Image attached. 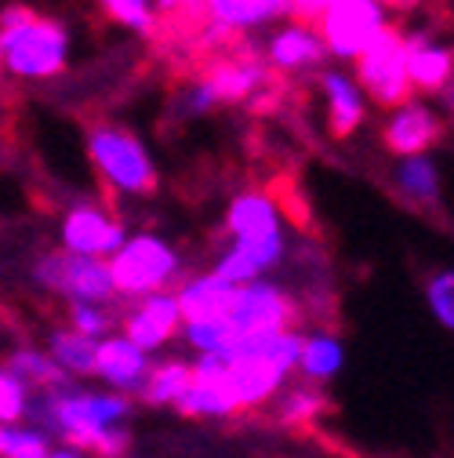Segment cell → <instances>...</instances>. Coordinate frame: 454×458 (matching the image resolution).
Here are the masks:
<instances>
[{"mask_svg":"<svg viewBox=\"0 0 454 458\" xmlns=\"http://www.w3.org/2000/svg\"><path fill=\"white\" fill-rule=\"evenodd\" d=\"M51 393V389H47ZM51 411L59 426V440L73 451H88L95 458H128L131 451V400L121 393H88L80 386L51 393Z\"/></svg>","mask_w":454,"mask_h":458,"instance_id":"obj_1","label":"cell"},{"mask_svg":"<svg viewBox=\"0 0 454 458\" xmlns=\"http://www.w3.org/2000/svg\"><path fill=\"white\" fill-rule=\"evenodd\" d=\"M70 33L59 19H51L29 4H8L0 12V63L15 77L47 81L66 73Z\"/></svg>","mask_w":454,"mask_h":458,"instance_id":"obj_2","label":"cell"},{"mask_svg":"<svg viewBox=\"0 0 454 458\" xmlns=\"http://www.w3.org/2000/svg\"><path fill=\"white\" fill-rule=\"evenodd\" d=\"M84 135H88V153L109 186H117L131 197H156L160 175L131 128L109 117H88Z\"/></svg>","mask_w":454,"mask_h":458,"instance_id":"obj_3","label":"cell"},{"mask_svg":"<svg viewBox=\"0 0 454 458\" xmlns=\"http://www.w3.org/2000/svg\"><path fill=\"white\" fill-rule=\"evenodd\" d=\"M33 276L44 292L66 302L117 306V288H113L109 266L102 259H84L66 248H44L40 259L33 262Z\"/></svg>","mask_w":454,"mask_h":458,"instance_id":"obj_4","label":"cell"},{"mask_svg":"<svg viewBox=\"0 0 454 458\" xmlns=\"http://www.w3.org/2000/svg\"><path fill=\"white\" fill-rule=\"evenodd\" d=\"M105 266H109L117 295H128L135 302L146 295L167 292L172 284H182V262H179L175 248L164 244L160 237H149V233L128 241Z\"/></svg>","mask_w":454,"mask_h":458,"instance_id":"obj_5","label":"cell"},{"mask_svg":"<svg viewBox=\"0 0 454 458\" xmlns=\"http://www.w3.org/2000/svg\"><path fill=\"white\" fill-rule=\"evenodd\" d=\"M357 81L378 109L411 106L415 88L408 77V44L400 26H382V33L364 47V55L357 59Z\"/></svg>","mask_w":454,"mask_h":458,"instance_id":"obj_6","label":"cell"},{"mask_svg":"<svg viewBox=\"0 0 454 458\" xmlns=\"http://www.w3.org/2000/svg\"><path fill=\"white\" fill-rule=\"evenodd\" d=\"M233 335H265V331H295L306 320V310L288 288L269 280H251L233 288L230 310L222 317Z\"/></svg>","mask_w":454,"mask_h":458,"instance_id":"obj_7","label":"cell"},{"mask_svg":"<svg viewBox=\"0 0 454 458\" xmlns=\"http://www.w3.org/2000/svg\"><path fill=\"white\" fill-rule=\"evenodd\" d=\"M313 33L338 59H360L364 47L382 33V8L378 0H331Z\"/></svg>","mask_w":454,"mask_h":458,"instance_id":"obj_8","label":"cell"},{"mask_svg":"<svg viewBox=\"0 0 454 458\" xmlns=\"http://www.w3.org/2000/svg\"><path fill=\"white\" fill-rule=\"evenodd\" d=\"M121 327H124V338L131 346H139L142 353L149 350H160L164 342H172L182 327V313H179V302L175 295H146L139 299L131 310L121 313Z\"/></svg>","mask_w":454,"mask_h":458,"instance_id":"obj_9","label":"cell"},{"mask_svg":"<svg viewBox=\"0 0 454 458\" xmlns=\"http://www.w3.org/2000/svg\"><path fill=\"white\" fill-rule=\"evenodd\" d=\"M128 244V229L121 218H109L95 208H73L63 218V248L84 259L117 255Z\"/></svg>","mask_w":454,"mask_h":458,"instance_id":"obj_10","label":"cell"},{"mask_svg":"<svg viewBox=\"0 0 454 458\" xmlns=\"http://www.w3.org/2000/svg\"><path fill=\"white\" fill-rule=\"evenodd\" d=\"M447 139L443 121L425 106H404L396 117H389V124L382 128V146L392 157H425V149L440 146Z\"/></svg>","mask_w":454,"mask_h":458,"instance_id":"obj_11","label":"cell"},{"mask_svg":"<svg viewBox=\"0 0 454 458\" xmlns=\"http://www.w3.org/2000/svg\"><path fill=\"white\" fill-rule=\"evenodd\" d=\"M408 44V77L415 91L443 95L454 84V47L433 44V33H411Z\"/></svg>","mask_w":454,"mask_h":458,"instance_id":"obj_12","label":"cell"},{"mask_svg":"<svg viewBox=\"0 0 454 458\" xmlns=\"http://www.w3.org/2000/svg\"><path fill=\"white\" fill-rule=\"evenodd\" d=\"M149 371H153L149 353H142L139 346H131L124 335L98 342V368H95V375L105 386L121 389V393H139L146 386Z\"/></svg>","mask_w":454,"mask_h":458,"instance_id":"obj_13","label":"cell"},{"mask_svg":"<svg viewBox=\"0 0 454 458\" xmlns=\"http://www.w3.org/2000/svg\"><path fill=\"white\" fill-rule=\"evenodd\" d=\"M283 251H288V248H283L280 233L276 237H262V241H240V244H233L230 251L218 259L214 276L225 280V284H233V288H240V284L258 280L265 269L280 266Z\"/></svg>","mask_w":454,"mask_h":458,"instance_id":"obj_14","label":"cell"},{"mask_svg":"<svg viewBox=\"0 0 454 458\" xmlns=\"http://www.w3.org/2000/svg\"><path fill=\"white\" fill-rule=\"evenodd\" d=\"M222 233L233 244L276 237L280 233V211L273 208V200L265 193H240V197H233L230 211H225Z\"/></svg>","mask_w":454,"mask_h":458,"instance_id":"obj_15","label":"cell"},{"mask_svg":"<svg viewBox=\"0 0 454 458\" xmlns=\"http://www.w3.org/2000/svg\"><path fill=\"white\" fill-rule=\"evenodd\" d=\"M265 59L273 70L280 73H302V70H320V63L327 59V47L320 44V37L306 26H288L283 33H276L265 47Z\"/></svg>","mask_w":454,"mask_h":458,"instance_id":"obj_16","label":"cell"},{"mask_svg":"<svg viewBox=\"0 0 454 458\" xmlns=\"http://www.w3.org/2000/svg\"><path fill=\"white\" fill-rule=\"evenodd\" d=\"M230 299H233V284L218 280L214 273L182 280L179 292H175V302H179V313L186 317V324L222 320L225 310H230Z\"/></svg>","mask_w":454,"mask_h":458,"instance_id":"obj_17","label":"cell"},{"mask_svg":"<svg viewBox=\"0 0 454 458\" xmlns=\"http://www.w3.org/2000/svg\"><path fill=\"white\" fill-rule=\"evenodd\" d=\"M389 182H392V190L400 193L415 211H436V208H443L436 164L429 157H404L400 164H392Z\"/></svg>","mask_w":454,"mask_h":458,"instance_id":"obj_18","label":"cell"},{"mask_svg":"<svg viewBox=\"0 0 454 458\" xmlns=\"http://www.w3.org/2000/svg\"><path fill=\"white\" fill-rule=\"evenodd\" d=\"M320 88L327 95V131L334 142H349L364 124L360 91L342 73H320Z\"/></svg>","mask_w":454,"mask_h":458,"instance_id":"obj_19","label":"cell"},{"mask_svg":"<svg viewBox=\"0 0 454 458\" xmlns=\"http://www.w3.org/2000/svg\"><path fill=\"white\" fill-rule=\"evenodd\" d=\"M47 357L70 378H91L98 368V342L77 335L73 327H55L47 331Z\"/></svg>","mask_w":454,"mask_h":458,"instance_id":"obj_20","label":"cell"},{"mask_svg":"<svg viewBox=\"0 0 454 458\" xmlns=\"http://www.w3.org/2000/svg\"><path fill=\"white\" fill-rule=\"evenodd\" d=\"M4 364L12 375H19L33 393H40V389H51V393H59V389H73L77 382L55 364L47 353H40V350H33V346H19V350H12L4 360Z\"/></svg>","mask_w":454,"mask_h":458,"instance_id":"obj_21","label":"cell"},{"mask_svg":"<svg viewBox=\"0 0 454 458\" xmlns=\"http://www.w3.org/2000/svg\"><path fill=\"white\" fill-rule=\"evenodd\" d=\"M193 386V364L186 360H167V364H153L146 386L139 389V400L146 408H175V400Z\"/></svg>","mask_w":454,"mask_h":458,"instance_id":"obj_22","label":"cell"},{"mask_svg":"<svg viewBox=\"0 0 454 458\" xmlns=\"http://www.w3.org/2000/svg\"><path fill=\"white\" fill-rule=\"evenodd\" d=\"M175 411L182 419H197V422H222V419H233L237 415V404L225 382L218 386H200L193 382L179 400H175Z\"/></svg>","mask_w":454,"mask_h":458,"instance_id":"obj_23","label":"cell"},{"mask_svg":"<svg viewBox=\"0 0 454 458\" xmlns=\"http://www.w3.org/2000/svg\"><path fill=\"white\" fill-rule=\"evenodd\" d=\"M342 342L334 335H309L302 342V357H298V371L306 375L309 386L331 382L338 371H342Z\"/></svg>","mask_w":454,"mask_h":458,"instance_id":"obj_24","label":"cell"},{"mask_svg":"<svg viewBox=\"0 0 454 458\" xmlns=\"http://www.w3.org/2000/svg\"><path fill=\"white\" fill-rule=\"evenodd\" d=\"M95 8L102 12L105 22H117L124 30H135L139 37L153 40L156 30V15L149 8V0H95Z\"/></svg>","mask_w":454,"mask_h":458,"instance_id":"obj_25","label":"cell"},{"mask_svg":"<svg viewBox=\"0 0 454 458\" xmlns=\"http://www.w3.org/2000/svg\"><path fill=\"white\" fill-rule=\"evenodd\" d=\"M422 292H425V302H429L433 317L447 331H454V266L425 269L422 273Z\"/></svg>","mask_w":454,"mask_h":458,"instance_id":"obj_26","label":"cell"},{"mask_svg":"<svg viewBox=\"0 0 454 458\" xmlns=\"http://www.w3.org/2000/svg\"><path fill=\"white\" fill-rule=\"evenodd\" d=\"M121 313H124L121 306H84V302H70V310H66L73 331L84 338H95V342H102L121 324Z\"/></svg>","mask_w":454,"mask_h":458,"instance_id":"obj_27","label":"cell"},{"mask_svg":"<svg viewBox=\"0 0 454 458\" xmlns=\"http://www.w3.org/2000/svg\"><path fill=\"white\" fill-rule=\"evenodd\" d=\"M29 396L33 389L0 364V426H19L29 411Z\"/></svg>","mask_w":454,"mask_h":458,"instance_id":"obj_28","label":"cell"},{"mask_svg":"<svg viewBox=\"0 0 454 458\" xmlns=\"http://www.w3.org/2000/svg\"><path fill=\"white\" fill-rule=\"evenodd\" d=\"M47 451H51V440L40 429H19V440L4 458H47Z\"/></svg>","mask_w":454,"mask_h":458,"instance_id":"obj_29","label":"cell"},{"mask_svg":"<svg viewBox=\"0 0 454 458\" xmlns=\"http://www.w3.org/2000/svg\"><path fill=\"white\" fill-rule=\"evenodd\" d=\"M47 458H84V454L73 447H59V451H47Z\"/></svg>","mask_w":454,"mask_h":458,"instance_id":"obj_30","label":"cell"},{"mask_svg":"<svg viewBox=\"0 0 454 458\" xmlns=\"http://www.w3.org/2000/svg\"><path fill=\"white\" fill-rule=\"evenodd\" d=\"M447 98H450V109H454V84H450V91H443Z\"/></svg>","mask_w":454,"mask_h":458,"instance_id":"obj_31","label":"cell"},{"mask_svg":"<svg viewBox=\"0 0 454 458\" xmlns=\"http://www.w3.org/2000/svg\"><path fill=\"white\" fill-rule=\"evenodd\" d=\"M425 4H443V0H425Z\"/></svg>","mask_w":454,"mask_h":458,"instance_id":"obj_32","label":"cell"},{"mask_svg":"<svg viewBox=\"0 0 454 458\" xmlns=\"http://www.w3.org/2000/svg\"><path fill=\"white\" fill-rule=\"evenodd\" d=\"M0 66H4V63H0Z\"/></svg>","mask_w":454,"mask_h":458,"instance_id":"obj_33","label":"cell"}]
</instances>
